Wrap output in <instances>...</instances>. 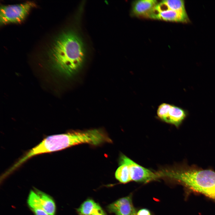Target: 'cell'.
<instances>
[{
    "instance_id": "12",
    "label": "cell",
    "mask_w": 215,
    "mask_h": 215,
    "mask_svg": "<svg viewBox=\"0 0 215 215\" xmlns=\"http://www.w3.org/2000/svg\"><path fill=\"white\" fill-rule=\"evenodd\" d=\"M101 209L100 206L93 200L88 199L81 204L78 211L81 215H91Z\"/></svg>"
},
{
    "instance_id": "5",
    "label": "cell",
    "mask_w": 215,
    "mask_h": 215,
    "mask_svg": "<svg viewBox=\"0 0 215 215\" xmlns=\"http://www.w3.org/2000/svg\"><path fill=\"white\" fill-rule=\"evenodd\" d=\"M108 208L115 215H135L137 213L130 196L118 199L110 204Z\"/></svg>"
},
{
    "instance_id": "14",
    "label": "cell",
    "mask_w": 215,
    "mask_h": 215,
    "mask_svg": "<svg viewBox=\"0 0 215 215\" xmlns=\"http://www.w3.org/2000/svg\"><path fill=\"white\" fill-rule=\"evenodd\" d=\"M136 215H151V214L148 210L146 209H142L137 212Z\"/></svg>"
},
{
    "instance_id": "13",
    "label": "cell",
    "mask_w": 215,
    "mask_h": 215,
    "mask_svg": "<svg viewBox=\"0 0 215 215\" xmlns=\"http://www.w3.org/2000/svg\"><path fill=\"white\" fill-rule=\"evenodd\" d=\"M30 210L34 215H50L41 208H33Z\"/></svg>"
},
{
    "instance_id": "10",
    "label": "cell",
    "mask_w": 215,
    "mask_h": 215,
    "mask_svg": "<svg viewBox=\"0 0 215 215\" xmlns=\"http://www.w3.org/2000/svg\"><path fill=\"white\" fill-rule=\"evenodd\" d=\"M34 190L40 198L43 210L50 215H55L56 206L53 198L48 194L37 189Z\"/></svg>"
},
{
    "instance_id": "2",
    "label": "cell",
    "mask_w": 215,
    "mask_h": 215,
    "mask_svg": "<svg viewBox=\"0 0 215 215\" xmlns=\"http://www.w3.org/2000/svg\"><path fill=\"white\" fill-rule=\"evenodd\" d=\"M166 177L182 185L188 191L202 194L215 202V171L183 164L161 171Z\"/></svg>"
},
{
    "instance_id": "4",
    "label": "cell",
    "mask_w": 215,
    "mask_h": 215,
    "mask_svg": "<svg viewBox=\"0 0 215 215\" xmlns=\"http://www.w3.org/2000/svg\"><path fill=\"white\" fill-rule=\"evenodd\" d=\"M119 163L128 165L132 181L146 183L160 178L158 172H153L140 165L124 154L120 155Z\"/></svg>"
},
{
    "instance_id": "6",
    "label": "cell",
    "mask_w": 215,
    "mask_h": 215,
    "mask_svg": "<svg viewBox=\"0 0 215 215\" xmlns=\"http://www.w3.org/2000/svg\"><path fill=\"white\" fill-rule=\"evenodd\" d=\"M149 18L171 22L187 23L189 22L187 13L171 10L157 11L153 10Z\"/></svg>"
},
{
    "instance_id": "3",
    "label": "cell",
    "mask_w": 215,
    "mask_h": 215,
    "mask_svg": "<svg viewBox=\"0 0 215 215\" xmlns=\"http://www.w3.org/2000/svg\"><path fill=\"white\" fill-rule=\"evenodd\" d=\"M35 5V4L31 1L18 4L1 5L0 24L21 22L26 17L30 10Z\"/></svg>"
},
{
    "instance_id": "7",
    "label": "cell",
    "mask_w": 215,
    "mask_h": 215,
    "mask_svg": "<svg viewBox=\"0 0 215 215\" xmlns=\"http://www.w3.org/2000/svg\"><path fill=\"white\" fill-rule=\"evenodd\" d=\"M158 2L156 0H138L132 4V14L135 16L149 18Z\"/></svg>"
},
{
    "instance_id": "11",
    "label": "cell",
    "mask_w": 215,
    "mask_h": 215,
    "mask_svg": "<svg viewBox=\"0 0 215 215\" xmlns=\"http://www.w3.org/2000/svg\"><path fill=\"white\" fill-rule=\"evenodd\" d=\"M119 163V166L115 173L116 179L123 183L132 181L130 172L128 165L124 163Z\"/></svg>"
},
{
    "instance_id": "16",
    "label": "cell",
    "mask_w": 215,
    "mask_h": 215,
    "mask_svg": "<svg viewBox=\"0 0 215 215\" xmlns=\"http://www.w3.org/2000/svg\"><path fill=\"white\" fill-rule=\"evenodd\" d=\"M136 214H135V215H136Z\"/></svg>"
},
{
    "instance_id": "1",
    "label": "cell",
    "mask_w": 215,
    "mask_h": 215,
    "mask_svg": "<svg viewBox=\"0 0 215 215\" xmlns=\"http://www.w3.org/2000/svg\"><path fill=\"white\" fill-rule=\"evenodd\" d=\"M47 55L52 67L69 77L76 74L83 66L86 51L80 36L71 29L62 32L56 38Z\"/></svg>"
},
{
    "instance_id": "8",
    "label": "cell",
    "mask_w": 215,
    "mask_h": 215,
    "mask_svg": "<svg viewBox=\"0 0 215 215\" xmlns=\"http://www.w3.org/2000/svg\"><path fill=\"white\" fill-rule=\"evenodd\" d=\"M188 114L187 110L171 105L168 112L162 120L177 127L182 124Z\"/></svg>"
},
{
    "instance_id": "9",
    "label": "cell",
    "mask_w": 215,
    "mask_h": 215,
    "mask_svg": "<svg viewBox=\"0 0 215 215\" xmlns=\"http://www.w3.org/2000/svg\"><path fill=\"white\" fill-rule=\"evenodd\" d=\"M154 10L162 11L171 10L187 13L184 1L183 0H164L158 3Z\"/></svg>"
},
{
    "instance_id": "15",
    "label": "cell",
    "mask_w": 215,
    "mask_h": 215,
    "mask_svg": "<svg viewBox=\"0 0 215 215\" xmlns=\"http://www.w3.org/2000/svg\"><path fill=\"white\" fill-rule=\"evenodd\" d=\"M91 215H105L102 209L96 211Z\"/></svg>"
}]
</instances>
